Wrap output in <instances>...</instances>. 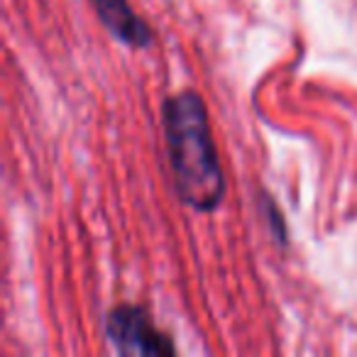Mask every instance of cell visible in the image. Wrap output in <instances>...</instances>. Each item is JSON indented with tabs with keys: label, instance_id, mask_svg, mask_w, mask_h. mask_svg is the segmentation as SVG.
Segmentation results:
<instances>
[{
	"label": "cell",
	"instance_id": "obj_1",
	"mask_svg": "<svg viewBox=\"0 0 357 357\" xmlns=\"http://www.w3.org/2000/svg\"><path fill=\"white\" fill-rule=\"evenodd\" d=\"M162 120L178 199L201 213L218 208L225 181L204 100L191 91L172 96L164 103Z\"/></svg>",
	"mask_w": 357,
	"mask_h": 357
},
{
	"label": "cell",
	"instance_id": "obj_2",
	"mask_svg": "<svg viewBox=\"0 0 357 357\" xmlns=\"http://www.w3.org/2000/svg\"><path fill=\"white\" fill-rule=\"evenodd\" d=\"M105 333L120 355H174L176 352L174 342L152 326L144 308L139 306L113 308L108 313Z\"/></svg>",
	"mask_w": 357,
	"mask_h": 357
},
{
	"label": "cell",
	"instance_id": "obj_3",
	"mask_svg": "<svg viewBox=\"0 0 357 357\" xmlns=\"http://www.w3.org/2000/svg\"><path fill=\"white\" fill-rule=\"evenodd\" d=\"M91 3H93V10L100 17L103 27L115 40L125 42L130 47H139V50L152 45V30L142 17L135 15L132 8L128 6V0H91Z\"/></svg>",
	"mask_w": 357,
	"mask_h": 357
},
{
	"label": "cell",
	"instance_id": "obj_4",
	"mask_svg": "<svg viewBox=\"0 0 357 357\" xmlns=\"http://www.w3.org/2000/svg\"><path fill=\"white\" fill-rule=\"evenodd\" d=\"M264 204H267V213H269V225H272V230L277 228L279 243H284V223H282V215H279L277 206H272V199H264Z\"/></svg>",
	"mask_w": 357,
	"mask_h": 357
}]
</instances>
